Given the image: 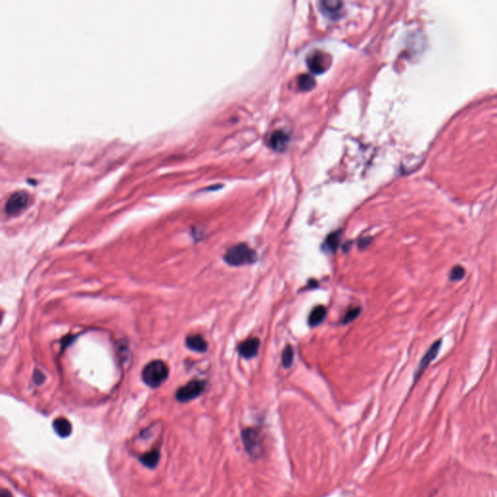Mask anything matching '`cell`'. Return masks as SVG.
Listing matches in <instances>:
<instances>
[{"mask_svg": "<svg viewBox=\"0 0 497 497\" xmlns=\"http://www.w3.org/2000/svg\"><path fill=\"white\" fill-rule=\"evenodd\" d=\"M259 349V340L257 338H249L243 342L239 348V354L245 358H251L256 355Z\"/></svg>", "mask_w": 497, "mask_h": 497, "instance_id": "cell-8", "label": "cell"}, {"mask_svg": "<svg viewBox=\"0 0 497 497\" xmlns=\"http://www.w3.org/2000/svg\"><path fill=\"white\" fill-rule=\"evenodd\" d=\"M441 344H442V340L439 339V340L434 342L430 346V348L427 350V352L426 353V355L422 358V361L420 363L418 371H417L416 375H415V380H418L421 377V375L426 369V367L432 362V360L437 356V355L439 353V350L441 348Z\"/></svg>", "mask_w": 497, "mask_h": 497, "instance_id": "cell-7", "label": "cell"}, {"mask_svg": "<svg viewBox=\"0 0 497 497\" xmlns=\"http://www.w3.org/2000/svg\"><path fill=\"white\" fill-rule=\"evenodd\" d=\"M34 380H35V382H36L37 384H41V383L45 380V377H44V375H42V374L40 372L35 373V375H34Z\"/></svg>", "mask_w": 497, "mask_h": 497, "instance_id": "cell-20", "label": "cell"}, {"mask_svg": "<svg viewBox=\"0 0 497 497\" xmlns=\"http://www.w3.org/2000/svg\"><path fill=\"white\" fill-rule=\"evenodd\" d=\"M0 497H13L11 493L9 491H7L6 489H3L1 491V494H0Z\"/></svg>", "mask_w": 497, "mask_h": 497, "instance_id": "cell-21", "label": "cell"}, {"mask_svg": "<svg viewBox=\"0 0 497 497\" xmlns=\"http://www.w3.org/2000/svg\"><path fill=\"white\" fill-rule=\"evenodd\" d=\"M160 459V453L157 450L146 453L140 457V462L148 468H155L157 465Z\"/></svg>", "mask_w": 497, "mask_h": 497, "instance_id": "cell-14", "label": "cell"}, {"mask_svg": "<svg viewBox=\"0 0 497 497\" xmlns=\"http://www.w3.org/2000/svg\"><path fill=\"white\" fill-rule=\"evenodd\" d=\"M464 276H465V269L461 265H457L452 269L450 273V280L453 282H458L463 279Z\"/></svg>", "mask_w": 497, "mask_h": 497, "instance_id": "cell-18", "label": "cell"}, {"mask_svg": "<svg viewBox=\"0 0 497 497\" xmlns=\"http://www.w3.org/2000/svg\"><path fill=\"white\" fill-rule=\"evenodd\" d=\"M293 358H294L293 348L290 345H287L284 348V350L283 351V355H282V363H283V366L285 369H288L289 367H291V365L293 363Z\"/></svg>", "mask_w": 497, "mask_h": 497, "instance_id": "cell-15", "label": "cell"}, {"mask_svg": "<svg viewBox=\"0 0 497 497\" xmlns=\"http://www.w3.org/2000/svg\"><path fill=\"white\" fill-rule=\"evenodd\" d=\"M316 81L308 74H302L298 78V87L300 90L308 92L315 88Z\"/></svg>", "mask_w": 497, "mask_h": 497, "instance_id": "cell-16", "label": "cell"}, {"mask_svg": "<svg viewBox=\"0 0 497 497\" xmlns=\"http://www.w3.org/2000/svg\"><path fill=\"white\" fill-rule=\"evenodd\" d=\"M168 367L161 360H153L145 366L142 372L144 383L150 388H158L168 377Z\"/></svg>", "mask_w": 497, "mask_h": 497, "instance_id": "cell-2", "label": "cell"}, {"mask_svg": "<svg viewBox=\"0 0 497 497\" xmlns=\"http://www.w3.org/2000/svg\"><path fill=\"white\" fill-rule=\"evenodd\" d=\"M360 311H361L360 308H353V309L348 311L346 313V315H345L342 322L343 323H349V322L353 321L354 320H355L358 317V315L360 314Z\"/></svg>", "mask_w": 497, "mask_h": 497, "instance_id": "cell-19", "label": "cell"}, {"mask_svg": "<svg viewBox=\"0 0 497 497\" xmlns=\"http://www.w3.org/2000/svg\"><path fill=\"white\" fill-rule=\"evenodd\" d=\"M322 10L327 14V15H336L338 11L341 9L342 2L339 1H323L321 2Z\"/></svg>", "mask_w": 497, "mask_h": 497, "instance_id": "cell-17", "label": "cell"}, {"mask_svg": "<svg viewBox=\"0 0 497 497\" xmlns=\"http://www.w3.org/2000/svg\"><path fill=\"white\" fill-rule=\"evenodd\" d=\"M54 430L62 438H66L72 432V426L70 422L64 418L57 419L53 424Z\"/></svg>", "mask_w": 497, "mask_h": 497, "instance_id": "cell-11", "label": "cell"}, {"mask_svg": "<svg viewBox=\"0 0 497 497\" xmlns=\"http://www.w3.org/2000/svg\"><path fill=\"white\" fill-rule=\"evenodd\" d=\"M205 390V383L200 380H192L181 387L176 392V398L180 402H188L197 398Z\"/></svg>", "mask_w": 497, "mask_h": 497, "instance_id": "cell-4", "label": "cell"}, {"mask_svg": "<svg viewBox=\"0 0 497 497\" xmlns=\"http://www.w3.org/2000/svg\"><path fill=\"white\" fill-rule=\"evenodd\" d=\"M307 64L311 71L315 74H321L330 65V58L327 54L320 51H315L311 53L307 59Z\"/></svg>", "mask_w": 497, "mask_h": 497, "instance_id": "cell-6", "label": "cell"}, {"mask_svg": "<svg viewBox=\"0 0 497 497\" xmlns=\"http://www.w3.org/2000/svg\"><path fill=\"white\" fill-rule=\"evenodd\" d=\"M241 437L248 455L255 460L260 459L263 454V440L260 430L258 428L248 427L242 431Z\"/></svg>", "mask_w": 497, "mask_h": 497, "instance_id": "cell-3", "label": "cell"}, {"mask_svg": "<svg viewBox=\"0 0 497 497\" xmlns=\"http://www.w3.org/2000/svg\"><path fill=\"white\" fill-rule=\"evenodd\" d=\"M288 141H289L288 135L285 134L284 131L278 130L271 135L269 144L272 149L276 151H283L285 149Z\"/></svg>", "mask_w": 497, "mask_h": 497, "instance_id": "cell-9", "label": "cell"}, {"mask_svg": "<svg viewBox=\"0 0 497 497\" xmlns=\"http://www.w3.org/2000/svg\"><path fill=\"white\" fill-rule=\"evenodd\" d=\"M223 258L224 261L231 266H242L254 263L257 259V255L247 244L241 243L228 248Z\"/></svg>", "mask_w": 497, "mask_h": 497, "instance_id": "cell-1", "label": "cell"}, {"mask_svg": "<svg viewBox=\"0 0 497 497\" xmlns=\"http://www.w3.org/2000/svg\"><path fill=\"white\" fill-rule=\"evenodd\" d=\"M326 309L324 306H318L311 312L308 322L310 326H318L320 325L326 317Z\"/></svg>", "mask_w": 497, "mask_h": 497, "instance_id": "cell-12", "label": "cell"}, {"mask_svg": "<svg viewBox=\"0 0 497 497\" xmlns=\"http://www.w3.org/2000/svg\"><path fill=\"white\" fill-rule=\"evenodd\" d=\"M30 196L25 191H17L13 193L6 202L5 211L8 215H17L22 212L29 204Z\"/></svg>", "mask_w": 497, "mask_h": 497, "instance_id": "cell-5", "label": "cell"}, {"mask_svg": "<svg viewBox=\"0 0 497 497\" xmlns=\"http://www.w3.org/2000/svg\"><path fill=\"white\" fill-rule=\"evenodd\" d=\"M340 239H341V231L332 232L325 239L322 248H323V249L325 251L334 252L337 249V248H338V246H339Z\"/></svg>", "mask_w": 497, "mask_h": 497, "instance_id": "cell-13", "label": "cell"}, {"mask_svg": "<svg viewBox=\"0 0 497 497\" xmlns=\"http://www.w3.org/2000/svg\"><path fill=\"white\" fill-rule=\"evenodd\" d=\"M359 245H360L361 247H364V246L369 245V239H368V238H367V239H362V240L359 242Z\"/></svg>", "mask_w": 497, "mask_h": 497, "instance_id": "cell-22", "label": "cell"}, {"mask_svg": "<svg viewBox=\"0 0 497 497\" xmlns=\"http://www.w3.org/2000/svg\"><path fill=\"white\" fill-rule=\"evenodd\" d=\"M186 347L191 351L197 353H205L207 351L208 345L206 340L201 335H190L186 338Z\"/></svg>", "mask_w": 497, "mask_h": 497, "instance_id": "cell-10", "label": "cell"}]
</instances>
